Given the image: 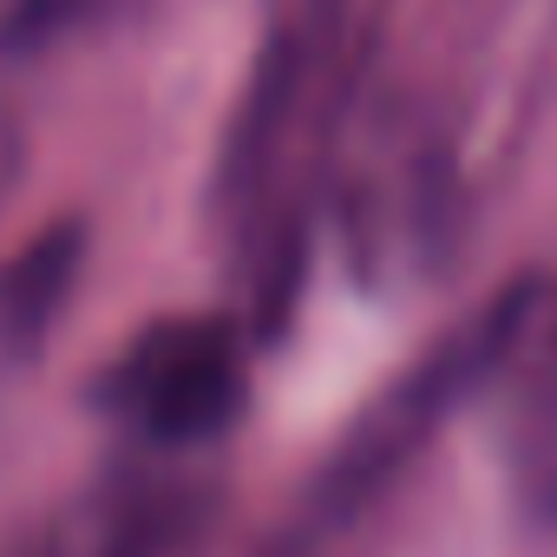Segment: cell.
Instances as JSON below:
<instances>
[{"mask_svg":"<svg viewBox=\"0 0 557 557\" xmlns=\"http://www.w3.org/2000/svg\"><path fill=\"white\" fill-rule=\"evenodd\" d=\"M203 524V492L184 479H106L47 524L60 557H177Z\"/></svg>","mask_w":557,"mask_h":557,"instance_id":"3957f363","label":"cell"},{"mask_svg":"<svg viewBox=\"0 0 557 557\" xmlns=\"http://www.w3.org/2000/svg\"><path fill=\"white\" fill-rule=\"evenodd\" d=\"M21 171H27V138H21V125H14V112H0V203L14 197V184H21Z\"/></svg>","mask_w":557,"mask_h":557,"instance_id":"5b68a950","label":"cell"},{"mask_svg":"<svg viewBox=\"0 0 557 557\" xmlns=\"http://www.w3.org/2000/svg\"><path fill=\"white\" fill-rule=\"evenodd\" d=\"M14 557H60V550H53V537H47V531H40V537H34V544H27V550H14Z\"/></svg>","mask_w":557,"mask_h":557,"instance_id":"ba28073f","label":"cell"},{"mask_svg":"<svg viewBox=\"0 0 557 557\" xmlns=\"http://www.w3.org/2000/svg\"><path fill=\"white\" fill-rule=\"evenodd\" d=\"M249 361L223 315H171L138 329L92 381V407L151 453H197L243 413Z\"/></svg>","mask_w":557,"mask_h":557,"instance_id":"7a4b0ae2","label":"cell"},{"mask_svg":"<svg viewBox=\"0 0 557 557\" xmlns=\"http://www.w3.org/2000/svg\"><path fill=\"white\" fill-rule=\"evenodd\" d=\"M505 342H511V289H505L485 315H472L466 329H453L420 368H407V374L348 426V440L335 446V459H329V466L315 472V485L302 492V511H296V524H289V544H322V537L348 531V524L413 466V453L440 433V420H446L459 400H472V394L492 387V374H498V361H505Z\"/></svg>","mask_w":557,"mask_h":557,"instance_id":"6da1fadb","label":"cell"},{"mask_svg":"<svg viewBox=\"0 0 557 557\" xmlns=\"http://www.w3.org/2000/svg\"><path fill=\"white\" fill-rule=\"evenodd\" d=\"M92 8H106V0H34V21L47 27V21H73V14H92Z\"/></svg>","mask_w":557,"mask_h":557,"instance_id":"8992f818","label":"cell"},{"mask_svg":"<svg viewBox=\"0 0 557 557\" xmlns=\"http://www.w3.org/2000/svg\"><path fill=\"white\" fill-rule=\"evenodd\" d=\"M79 262H86L79 223H53L14 262H0V348L8 355H40L47 329L60 322V309L79 283Z\"/></svg>","mask_w":557,"mask_h":557,"instance_id":"277c9868","label":"cell"},{"mask_svg":"<svg viewBox=\"0 0 557 557\" xmlns=\"http://www.w3.org/2000/svg\"><path fill=\"white\" fill-rule=\"evenodd\" d=\"M0 27H34V0H0Z\"/></svg>","mask_w":557,"mask_h":557,"instance_id":"52a82bcc","label":"cell"}]
</instances>
